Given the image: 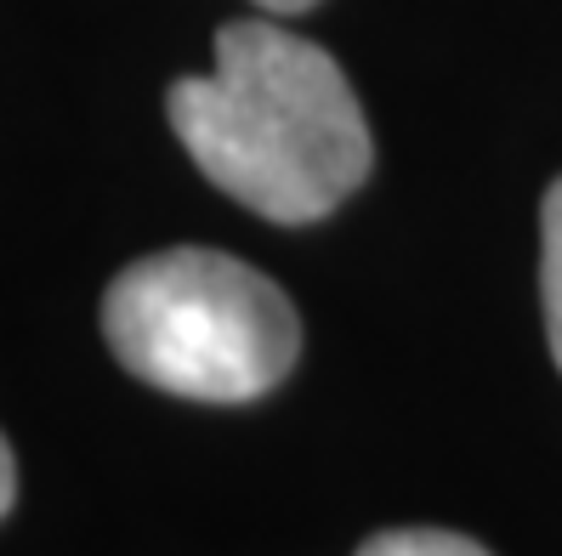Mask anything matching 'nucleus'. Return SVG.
Returning a JSON list of instances; mask_svg holds the SVG:
<instances>
[{"label": "nucleus", "mask_w": 562, "mask_h": 556, "mask_svg": "<svg viewBox=\"0 0 562 556\" xmlns=\"http://www.w3.org/2000/svg\"><path fill=\"white\" fill-rule=\"evenodd\" d=\"M171 131L227 200L284 227L329 216L375 166L341 63L261 18L216 29L211 75L171 86Z\"/></svg>", "instance_id": "1"}, {"label": "nucleus", "mask_w": 562, "mask_h": 556, "mask_svg": "<svg viewBox=\"0 0 562 556\" xmlns=\"http://www.w3.org/2000/svg\"><path fill=\"white\" fill-rule=\"evenodd\" d=\"M103 336L137 381L193 404H250L302 352L284 290L250 261L200 245L131 261L103 296Z\"/></svg>", "instance_id": "2"}, {"label": "nucleus", "mask_w": 562, "mask_h": 556, "mask_svg": "<svg viewBox=\"0 0 562 556\" xmlns=\"http://www.w3.org/2000/svg\"><path fill=\"white\" fill-rule=\"evenodd\" d=\"M540 296H546V341L562 370V182H551L540 205Z\"/></svg>", "instance_id": "3"}, {"label": "nucleus", "mask_w": 562, "mask_h": 556, "mask_svg": "<svg viewBox=\"0 0 562 556\" xmlns=\"http://www.w3.org/2000/svg\"><path fill=\"white\" fill-rule=\"evenodd\" d=\"M358 556H488V551L449 529H392V534H375Z\"/></svg>", "instance_id": "4"}, {"label": "nucleus", "mask_w": 562, "mask_h": 556, "mask_svg": "<svg viewBox=\"0 0 562 556\" xmlns=\"http://www.w3.org/2000/svg\"><path fill=\"white\" fill-rule=\"evenodd\" d=\"M12 500H18V466H12V449H7V438H0V517L12 511Z\"/></svg>", "instance_id": "5"}, {"label": "nucleus", "mask_w": 562, "mask_h": 556, "mask_svg": "<svg viewBox=\"0 0 562 556\" xmlns=\"http://www.w3.org/2000/svg\"><path fill=\"white\" fill-rule=\"evenodd\" d=\"M256 7H268V12H307V7H318V0H256Z\"/></svg>", "instance_id": "6"}]
</instances>
